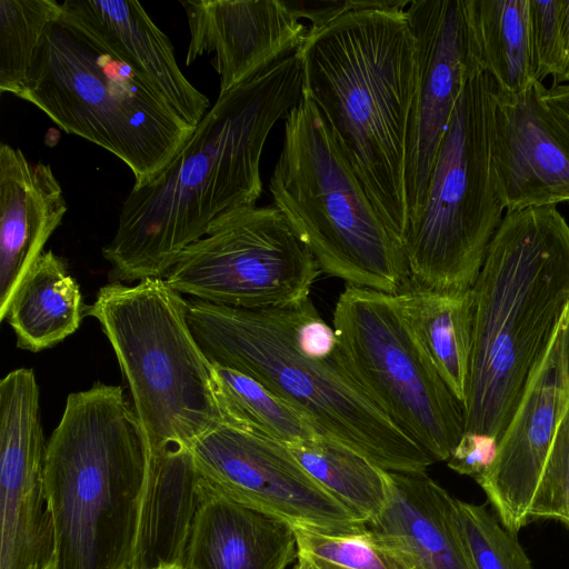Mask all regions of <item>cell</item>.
<instances>
[{
  "label": "cell",
  "instance_id": "6da1fadb",
  "mask_svg": "<svg viewBox=\"0 0 569 569\" xmlns=\"http://www.w3.org/2000/svg\"><path fill=\"white\" fill-rule=\"evenodd\" d=\"M301 99L297 52L219 94L168 164L123 201L102 249L111 281L164 278L216 219L256 206L266 140Z\"/></svg>",
  "mask_w": 569,
  "mask_h": 569
},
{
  "label": "cell",
  "instance_id": "7a4b0ae2",
  "mask_svg": "<svg viewBox=\"0 0 569 569\" xmlns=\"http://www.w3.org/2000/svg\"><path fill=\"white\" fill-rule=\"evenodd\" d=\"M208 360L239 371L302 415L317 435L391 472H426L433 459L398 429L352 373L333 327L310 298L267 309L187 299Z\"/></svg>",
  "mask_w": 569,
  "mask_h": 569
},
{
  "label": "cell",
  "instance_id": "3957f363",
  "mask_svg": "<svg viewBox=\"0 0 569 569\" xmlns=\"http://www.w3.org/2000/svg\"><path fill=\"white\" fill-rule=\"evenodd\" d=\"M409 2L348 12L307 32L297 51L302 94L322 114L401 247L409 226L405 170L416 82Z\"/></svg>",
  "mask_w": 569,
  "mask_h": 569
},
{
  "label": "cell",
  "instance_id": "277c9868",
  "mask_svg": "<svg viewBox=\"0 0 569 569\" xmlns=\"http://www.w3.org/2000/svg\"><path fill=\"white\" fill-rule=\"evenodd\" d=\"M471 291L465 432L499 442L569 308V224L557 207L508 211Z\"/></svg>",
  "mask_w": 569,
  "mask_h": 569
},
{
  "label": "cell",
  "instance_id": "5b68a950",
  "mask_svg": "<svg viewBox=\"0 0 569 569\" xmlns=\"http://www.w3.org/2000/svg\"><path fill=\"white\" fill-rule=\"evenodd\" d=\"M147 467V438L121 387L96 382L68 396L43 469L53 569L128 568Z\"/></svg>",
  "mask_w": 569,
  "mask_h": 569
},
{
  "label": "cell",
  "instance_id": "8992f818",
  "mask_svg": "<svg viewBox=\"0 0 569 569\" xmlns=\"http://www.w3.org/2000/svg\"><path fill=\"white\" fill-rule=\"evenodd\" d=\"M269 191L273 207L311 251L321 272L389 295L409 290L401 244L322 114L303 94L284 119Z\"/></svg>",
  "mask_w": 569,
  "mask_h": 569
},
{
  "label": "cell",
  "instance_id": "52a82bcc",
  "mask_svg": "<svg viewBox=\"0 0 569 569\" xmlns=\"http://www.w3.org/2000/svg\"><path fill=\"white\" fill-rule=\"evenodd\" d=\"M19 99L116 156L133 186L154 178L194 129L146 79L61 16L48 26Z\"/></svg>",
  "mask_w": 569,
  "mask_h": 569
},
{
  "label": "cell",
  "instance_id": "ba28073f",
  "mask_svg": "<svg viewBox=\"0 0 569 569\" xmlns=\"http://www.w3.org/2000/svg\"><path fill=\"white\" fill-rule=\"evenodd\" d=\"M86 313L109 339L143 428L148 457L191 448L221 421L212 363L189 327L187 299L164 278L100 288Z\"/></svg>",
  "mask_w": 569,
  "mask_h": 569
},
{
  "label": "cell",
  "instance_id": "9c48e42d",
  "mask_svg": "<svg viewBox=\"0 0 569 569\" xmlns=\"http://www.w3.org/2000/svg\"><path fill=\"white\" fill-rule=\"evenodd\" d=\"M493 79L478 72L455 107L423 203L402 244L409 289L470 290L506 210L491 157Z\"/></svg>",
  "mask_w": 569,
  "mask_h": 569
},
{
  "label": "cell",
  "instance_id": "30bf717a",
  "mask_svg": "<svg viewBox=\"0 0 569 569\" xmlns=\"http://www.w3.org/2000/svg\"><path fill=\"white\" fill-rule=\"evenodd\" d=\"M332 322L370 398L435 462L447 461L465 432L463 407L431 362L398 296L346 284Z\"/></svg>",
  "mask_w": 569,
  "mask_h": 569
},
{
  "label": "cell",
  "instance_id": "8fae6325",
  "mask_svg": "<svg viewBox=\"0 0 569 569\" xmlns=\"http://www.w3.org/2000/svg\"><path fill=\"white\" fill-rule=\"evenodd\" d=\"M320 268L276 207L232 210L188 246L164 279L179 293L243 309L283 308L310 298Z\"/></svg>",
  "mask_w": 569,
  "mask_h": 569
},
{
  "label": "cell",
  "instance_id": "7c38bea8",
  "mask_svg": "<svg viewBox=\"0 0 569 569\" xmlns=\"http://www.w3.org/2000/svg\"><path fill=\"white\" fill-rule=\"evenodd\" d=\"M191 450L201 477L219 491L292 528L331 533L367 528L310 476L284 442L219 421Z\"/></svg>",
  "mask_w": 569,
  "mask_h": 569
},
{
  "label": "cell",
  "instance_id": "4fadbf2b",
  "mask_svg": "<svg viewBox=\"0 0 569 569\" xmlns=\"http://www.w3.org/2000/svg\"><path fill=\"white\" fill-rule=\"evenodd\" d=\"M46 449L36 375L12 370L0 382V569L54 568Z\"/></svg>",
  "mask_w": 569,
  "mask_h": 569
},
{
  "label": "cell",
  "instance_id": "5bb4252c",
  "mask_svg": "<svg viewBox=\"0 0 569 569\" xmlns=\"http://www.w3.org/2000/svg\"><path fill=\"white\" fill-rule=\"evenodd\" d=\"M406 14L416 44L405 170L410 223L423 203L457 101L470 77L480 71L471 57L461 0H413Z\"/></svg>",
  "mask_w": 569,
  "mask_h": 569
},
{
  "label": "cell",
  "instance_id": "9a60e30c",
  "mask_svg": "<svg viewBox=\"0 0 569 569\" xmlns=\"http://www.w3.org/2000/svg\"><path fill=\"white\" fill-rule=\"evenodd\" d=\"M567 318L568 310L499 440L493 463L475 479L500 522L515 535L529 523L535 492L569 408Z\"/></svg>",
  "mask_w": 569,
  "mask_h": 569
},
{
  "label": "cell",
  "instance_id": "2e32d148",
  "mask_svg": "<svg viewBox=\"0 0 569 569\" xmlns=\"http://www.w3.org/2000/svg\"><path fill=\"white\" fill-rule=\"evenodd\" d=\"M545 91L539 81L493 91L491 157L507 212L569 201V127Z\"/></svg>",
  "mask_w": 569,
  "mask_h": 569
},
{
  "label": "cell",
  "instance_id": "e0dca14e",
  "mask_svg": "<svg viewBox=\"0 0 569 569\" xmlns=\"http://www.w3.org/2000/svg\"><path fill=\"white\" fill-rule=\"evenodd\" d=\"M190 32L186 62L203 54L219 74V94L296 53L307 28L284 1L184 0Z\"/></svg>",
  "mask_w": 569,
  "mask_h": 569
},
{
  "label": "cell",
  "instance_id": "ac0fdd59",
  "mask_svg": "<svg viewBox=\"0 0 569 569\" xmlns=\"http://www.w3.org/2000/svg\"><path fill=\"white\" fill-rule=\"evenodd\" d=\"M61 18L97 40L131 67L191 127L209 99L182 73L168 36L134 0H64Z\"/></svg>",
  "mask_w": 569,
  "mask_h": 569
},
{
  "label": "cell",
  "instance_id": "d6986e66",
  "mask_svg": "<svg viewBox=\"0 0 569 569\" xmlns=\"http://www.w3.org/2000/svg\"><path fill=\"white\" fill-rule=\"evenodd\" d=\"M68 210L63 190L48 163L0 146V319L50 236Z\"/></svg>",
  "mask_w": 569,
  "mask_h": 569
},
{
  "label": "cell",
  "instance_id": "ffe728a7",
  "mask_svg": "<svg viewBox=\"0 0 569 569\" xmlns=\"http://www.w3.org/2000/svg\"><path fill=\"white\" fill-rule=\"evenodd\" d=\"M296 557L288 522L227 497L201 477L181 569H286Z\"/></svg>",
  "mask_w": 569,
  "mask_h": 569
},
{
  "label": "cell",
  "instance_id": "44dd1931",
  "mask_svg": "<svg viewBox=\"0 0 569 569\" xmlns=\"http://www.w3.org/2000/svg\"><path fill=\"white\" fill-rule=\"evenodd\" d=\"M456 500L426 472L388 471L387 502L367 526L409 569H473Z\"/></svg>",
  "mask_w": 569,
  "mask_h": 569
},
{
  "label": "cell",
  "instance_id": "7402d4cb",
  "mask_svg": "<svg viewBox=\"0 0 569 569\" xmlns=\"http://www.w3.org/2000/svg\"><path fill=\"white\" fill-rule=\"evenodd\" d=\"M200 481L191 448L172 447L148 457L136 547L127 569H181Z\"/></svg>",
  "mask_w": 569,
  "mask_h": 569
},
{
  "label": "cell",
  "instance_id": "603a6c76",
  "mask_svg": "<svg viewBox=\"0 0 569 569\" xmlns=\"http://www.w3.org/2000/svg\"><path fill=\"white\" fill-rule=\"evenodd\" d=\"M84 309L64 259L48 250L21 280L3 319L14 331L17 347L38 352L74 333Z\"/></svg>",
  "mask_w": 569,
  "mask_h": 569
},
{
  "label": "cell",
  "instance_id": "cb8c5ba5",
  "mask_svg": "<svg viewBox=\"0 0 569 569\" xmlns=\"http://www.w3.org/2000/svg\"><path fill=\"white\" fill-rule=\"evenodd\" d=\"M472 60L503 92L536 81L529 37V0H461Z\"/></svg>",
  "mask_w": 569,
  "mask_h": 569
},
{
  "label": "cell",
  "instance_id": "d4e9b609",
  "mask_svg": "<svg viewBox=\"0 0 569 569\" xmlns=\"http://www.w3.org/2000/svg\"><path fill=\"white\" fill-rule=\"evenodd\" d=\"M397 296L431 362L463 407L472 349L471 289L456 293L409 289Z\"/></svg>",
  "mask_w": 569,
  "mask_h": 569
},
{
  "label": "cell",
  "instance_id": "484cf974",
  "mask_svg": "<svg viewBox=\"0 0 569 569\" xmlns=\"http://www.w3.org/2000/svg\"><path fill=\"white\" fill-rule=\"evenodd\" d=\"M288 447L310 476L362 522L380 515L388 498V471L321 436Z\"/></svg>",
  "mask_w": 569,
  "mask_h": 569
},
{
  "label": "cell",
  "instance_id": "4316f807",
  "mask_svg": "<svg viewBox=\"0 0 569 569\" xmlns=\"http://www.w3.org/2000/svg\"><path fill=\"white\" fill-rule=\"evenodd\" d=\"M212 366L213 390L222 422L287 445L319 436L302 415L254 379L233 369Z\"/></svg>",
  "mask_w": 569,
  "mask_h": 569
},
{
  "label": "cell",
  "instance_id": "83f0119b",
  "mask_svg": "<svg viewBox=\"0 0 569 569\" xmlns=\"http://www.w3.org/2000/svg\"><path fill=\"white\" fill-rule=\"evenodd\" d=\"M57 0H0V91L20 98L50 23L61 16Z\"/></svg>",
  "mask_w": 569,
  "mask_h": 569
},
{
  "label": "cell",
  "instance_id": "f1b7e54d",
  "mask_svg": "<svg viewBox=\"0 0 569 569\" xmlns=\"http://www.w3.org/2000/svg\"><path fill=\"white\" fill-rule=\"evenodd\" d=\"M297 563L293 569H409L402 557L367 528L331 533L293 528Z\"/></svg>",
  "mask_w": 569,
  "mask_h": 569
},
{
  "label": "cell",
  "instance_id": "f546056e",
  "mask_svg": "<svg viewBox=\"0 0 569 569\" xmlns=\"http://www.w3.org/2000/svg\"><path fill=\"white\" fill-rule=\"evenodd\" d=\"M462 538L473 569H532L517 535L486 506L457 499Z\"/></svg>",
  "mask_w": 569,
  "mask_h": 569
},
{
  "label": "cell",
  "instance_id": "4dcf8cb0",
  "mask_svg": "<svg viewBox=\"0 0 569 569\" xmlns=\"http://www.w3.org/2000/svg\"><path fill=\"white\" fill-rule=\"evenodd\" d=\"M528 519L529 523L556 520L569 529V408L557 430Z\"/></svg>",
  "mask_w": 569,
  "mask_h": 569
},
{
  "label": "cell",
  "instance_id": "1f68e13d",
  "mask_svg": "<svg viewBox=\"0 0 569 569\" xmlns=\"http://www.w3.org/2000/svg\"><path fill=\"white\" fill-rule=\"evenodd\" d=\"M561 0H529V37L536 81L558 74L562 59Z\"/></svg>",
  "mask_w": 569,
  "mask_h": 569
},
{
  "label": "cell",
  "instance_id": "d6a6232c",
  "mask_svg": "<svg viewBox=\"0 0 569 569\" xmlns=\"http://www.w3.org/2000/svg\"><path fill=\"white\" fill-rule=\"evenodd\" d=\"M298 19H308L307 32L317 31L337 18L356 10L390 8L401 4V0H283Z\"/></svg>",
  "mask_w": 569,
  "mask_h": 569
},
{
  "label": "cell",
  "instance_id": "836d02e7",
  "mask_svg": "<svg viewBox=\"0 0 569 569\" xmlns=\"http://www.w3.org/2000/svg\"><path fill=\"white\" fill-rule=\"evenodd\" d=\"M498 443L497 439L487 435L463 432L447 465L457 473L476 479L493 463Z\"/></svg>",
  "mask_w": 569,
  "mask_h": 569
},
{
  "label": "cell",
  "instance_id": "e575fe53",
  "mask_svg": "<svg viewBox=\"0 0 569 569\" xmlns=\"http://www.w3.org/2000/svg\"><path fill=\"white\" fill-rule=\"evenodd\" d=\"M545 100L569 127V83L552 84L545 91Z\"/></svg>",
  "mask_w": 569,
  "mask_h": 569
},
{
  "label": "cell",
  "instance_id": "d590c367",
  "mask_svg": "<svg viewBox=\"0 0 569 569\" xmlns=\"http://www.w3.org/2000/svg\"><path fill=\"white\" fill-rule=\"evenodd\" d=\"M562 59L553 84L569 83V0H561Z\"/></svg>",
  "mask_w": 569,
  "mask_h": 569
},
{
  "label": "cell",
  "instance_id": "8d00e7d4",
  "mask_svg": "<svg viewBox=\"0 0 569 569\" xmlns=\"http://www.w3.org/2000/svg\"><path fill=\"white\" fill-rule=\"evenodd\" d=\"M566 348H567V361H568V369H569V309H568L567 329H566Z\"/></svg>",
  "mask_w": 569,
  "mask_h": 569
},
{
  "label": "cell",
  "instance_id": "74e56055",
  "mask_svg": "<svg viewBox=\"0 0 569 569\" xmlns=\"http://www.w3.org/2000/svg\"><path fill=\"white\" fill-rule=\"evenodd\" d=\"M171 569H180V568H171Z\"/></svg>",
  "mask_w": 569,
  "mask_h": 569
}]
</instances>
